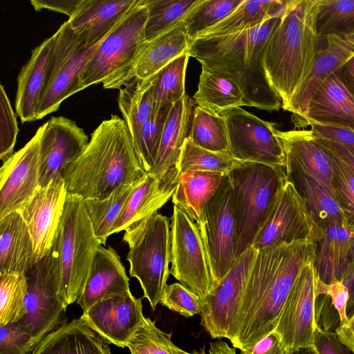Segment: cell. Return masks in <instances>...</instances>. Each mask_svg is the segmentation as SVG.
I'll list each match as a JSON object with an SVG mask.
<instances>
[{
    "label": "cell",
    "mask_w": 354,
    "mask_h": 354,
    "mask_svg": "<svg viewBox=\"0 0 354 354\" xmlns=\"http://www.w3.org/2000/svg\"><path fill=\"white\" fill-rule=\"evenodd\" d=\"M314 254L315 243L308 239L257 250L229 339L234 348L247 350L273 332L295 282Z\"/></svg>",
    "instance_id": "6da1fadb"
},
{
    "label": "cell",
    "mask_w": 354,
    "mask_h": 354,
    "mask_svg": "<svg viewBox=\"0 0 354 354\" xmlns=\"http://www.w3.org/2000/svg\"><path fill=\"white\" fill-rule=\"evenodd\" d=\"M282 15L236 33L194 39L188 53L201 66L234 81L242 91L247 106L278 111L282 100L266 76L263 53Z\"/></svg>",
    "instance_id": "7a4b0ae2"
},
{
    "label": "cell",
    "mask_w": 354,
    "mask_h": 354,
    "mask_svg": "<svg viewBox=\"0 0 354 354\" xmlns=\"http://www.w3.org/2000/svg\"><path fill=\"white\" fill-rule=\"evenodd\" d=\"M145 174L125 121L111 115L91 134L86 147L66 169L64 180L68 194L104 199Z\"/></svg>",
    "instance_id": "3957f363"
},
{
    "label": "cell",
    "mask_w": 354,
    "mask_h": 354,
    "mask_svg": "<svg viewBox=\"0 0 354 354\" xmlns=\"http://www.w3.org/2000/svg\"><path fill=\"white\" fill-rule=\"evenodd\" d=\"M319 0H287L279 24L263 53L266 76L284 109L314 63L319 37L316 29Z\"/></svg>",
    "instance_id": "277c9868"
},
{
    "label": "cell",
    "mask_w": 354,
    "mask_h": 354,
    "mask_svg": "<svg viewBox=\"0 0 354 354\" xmlns=\"http://www.w3.org/2000/svg\"><path fill=\"white\" fill-rule=\"evenodd\" d=\"M236 225L235 258L252 247L287 180L285 169L243 162L227 174Z\"/></svg>",
    "instance_id": "5b68a950"
},
{
    "label": "cell",
    "mask_w": 354,
    "mask_h": 354,
    "mask_svg": "<svg viewBox=\"0 0 354 354\" xmlns=\"http://www.w3.org/2000/svg\"><path fill=\"white\" fill-rule=\"evenodd\" d=\"M123 241L129 245L127 260L129 274L136 277L153 310L167 287L171 254L169 219L158 212L124 230Z\"/></svg>",
    "instance_id": "8992f818"
},
{
    "label": "cell",
    "mask_w": 354,
    "mask_h": 354,
    "mask_svg": "<svg viewBox=\"0 0 354 354\" xmlns=\"http://www.w3.org/2000/svg\"><path fill=\"white\" fill-rule=\"evenodd\" d=\"M84 198L68 194L54 242L61 272L62 296L68 306L85 286L96 249L102 245L86 212Z\"/></svg>",
    "instance_id": "52a82bcc"
},
{
    "label": "cell",
    "mask_w": 354,
    "mask_h": 354,
    "mask_svg": "<svg viewBox=\"0 0 354 354\" xmlns=\"http://www.w3.org/2000/svg\"><path fill=\"white\" fill-rule=\"evenodd\" d=\"M147 18V8L142 0H138L99 43L79 77L77 93L102 83L138 55L148 42L145 39Z\"/></svg>",
    "instance_id": "ba28073f"
},
{
    "label": "cell",
    "mask_w": 354,
    "mask_h": 354,
    "mask_svg": "<svg viewBox=\"0 0 354 354\" xmlns=\"http://www.w3.org/2000/svg\"><path fill=\"white\" fill-rule=\"evenodd\" d=\"M25 275L26 314L19 322L37 345L62 323L67 307L62 296L59 261L54 245Z\"/></svg>",
    "instance_id": "9c48e42d"
},
{
    "label": "cell",
    "mask_w": 354,
    "mask_h": 354,
    "mask_svg": "<svg viewBox=\"0 0 354 354\" xmlns=\"http://www.w3.org/2000/svg\"><path fill=\"white\" fill-rule=\"evenodd\" d=\"M46 81L37 120L56 111L64 100L77 93L79 77L99 44L88 47L68 21L54 33Z\"/></svg>",
    "instance_id": "30bf717a"
},
{
    "label": "cell",
    "mask_w": 354,
    "mask_h": 354,
    "mask_svg": "<svg viewBox=\"0 0 354 354\" xmlns=\"http://www.w3.org/2000/svg\"><path fill=\"white\" fill-rule=\"evenodd\" d=\"M196 225L207 253L214 288L236 260L232 187L227 174L224 176Z\"/></svg>",
    "instance_id": "8fae6325"
},
{
    "label": "cell",
    "mask_w": 354,
    "mask_h": 354,
    "mask_svg": "<svg viewBox=\"0 0 354 354\" xmlns=\"http://www.w3.org/2000/svg\"><path fill=\"white\" fill-rule=\"evenodd\" d=\"M173 207L169 273L201 299L214 289L205 248L196 222Z\"/></svg>",
    "instance_id": "7c38bea8"
},
{
    "label": "cell",
    "mask_w": 354,
    "mask_h": 354,
    "mask_svg": "<svg viewBox=\"0 0 354 354\" xmlns=\"http://www.w3.org/2000/svg\"><path fill=\"white\" fill-rule=\"evenodd\" d=\"M226 123L229 153L236 160L285 169L283 144L274 122L265 121L241 107L221 113Z\"/></svg>",
    "instance_id": "4fadbf2b"
},
{
    "label": "cell",
    "mask_w": 354,
    "mask_h": 354,
    "mask_svg": "<svg viewBox=\"0 0 354 354\" xmlns=\"http://www.w3.org/2000/svg\"><path fill=\"white\" fill-rule=\"evenodd\" d=\"M257 252L252 247L245 250L212 291L200 299L201 325L212 338L230 339Z\"/></svg>",
    "instance_id": "5bb4252c"
},
{
    "label": "cell",
    "mask_w": 354,
    "mask_h": 354,
    "mask_svg": "<svg viewBox=\"0 0 354 354\" xmlns=\"http://www.w3.org/2000/svg\"><path fill=\"white\" fill-rule=\"evenodd\" d=\"M321 232L304 198L295 185L287 180L252 247L259 250L299 240L315 242Z\"/></svg>",
    "instance_id": "9a60e30c"
},
{
    "label": "cell",
    "mask_w": 354,
    "mask_h": 354,
    "mask_svg": "<svg viewBox=\"0 0 354 354\" xmlns=\"http://www.w3.org/2000/svg\"><path fill=\"white\" fill-rule=\"evenodd\" d=\"M313 262L307 264L297 277L273 330L288 353L313 344L318 324L315 310L318 276Z\"/></svg>",
    "instance_id": "2e32d148"
},
{
    "label": "cell",
    "mask_w": 354,
    "mask_h": 354,
    "mask_svg": "<svg viewBox=\"0 0 354 354\" xmlns=\"http://www.w3.org/2000/svg\"><path fill=\"white\" fill-rule=\"evenodd\" d=\"M44 125L39 145V187L64 179L68 167L89 142L84 129L66 117H52Z\"/></svg>",
    "instance_id": "e0dca14e"
},
{
    "label": "cell",
    "mask_w": 354,
    "mask_h": 354,
    "mask_svg": "<svg viewBox=\"0 0 354 354\" xmlns=\"http://www.w3.org/2000/svg\"><path fill=\"white\" fill-rule=\"evenodd\" d=\"M45 125L3 162L0 170V218L18 211L39 187V145Z\"/></svg>",
    "instance_id": "ac0fdd59"
},
{
    "label": "cell",
    "mask_w": 354,
    "mask_h": 354,
    "mask_svg": "<svg viewBox=\"0 0 354 354\" xmlns=\"http://www.w3.org/2000/svg\"><path fill=\"white\" fill-rule=\"evenodd\" d=\"M80 318L106 342L124 348L143 326L145 317L141 299L130 292L95 304Z\"/></svg>",
    "instance_id": "d6986e66"
},
{
    "label": "cell",
    "mask_w": 354,
    "mask_h": 354,
    "mask_svg": "<svg viewBox=\"0 0 354 354\" xmlns=\"http://www.w3.org/2000/svg\"><path fill=\"white\" fill-rule=\"evenodd\" d=\"M189 40L183 21L148 41L138 55L122 70L102 84L104 88H121L133 79L146 80L188 52Z\"/></svg>",
    "instance_id": "ffe728a7"
},
{
    "label": "cell",
    "mask_w": 354,
    "mask_h": 354,
    "mask_svg": "<svg viewBox=\"0 0 354 354\" xmlns=\"http://www.w3.org/2000/svg\"><path fill=\"white\" fill-rule=\"evenodd\" d=\"M354 56V31L319 37L313 66L297 93L284 109L292 113L295 127L300 128L309 102L318 87L346 61Z\"/></svg>",
    "instance_id": "44dd1931"
},
{
    "label": "cell",
    "mask_w": 354,
    "mask_h": 354,
    "mask_svg": "<svg viewBox=\"0 0 354 354\" xmlns=\"http://www.w3.org/2000/svg\"><path fill=\"white\" fill-rule=\"evenodd\" d=\"M67 195L64 180H54L44 187H39L18 210L30 230L37 261L54 244Z\"/></svg>",
    "instance_id": "7402d4cb"
},
{
    "label": "cell",
    "mask_w": 354,
    "mask_h": 354,
    "mask_svg": "<svg viewBox=\"0 0 354 354\" xmlns=\"http://www.w3.org/2000/svg\"><path fill=\"white\" fill-rule=\"evenodd\" d=\"M179 171L170 169L162 177L146 173L138 182L115 221L111 234L124 231L133 224L149 218L172 198Z\"/></svg>",
    "instance_id": "603a6c76"
},
{
    "label": "cell",
    "mask_w": 354,
    "mask_h": 354,
    "mask_svg": "<svg viewBox=\"0 0 354 354\" xmlns=\"http://www.w3.org/2000/svg\"><path fill=\"white\" fill-rule=\"evenodd\" d=\"M312 124L354 131V95L337 71L322 82L312 96L300 128Z\"/></svg>",
    "instance_id": "cb8c5ba5"
},
{
    "label": "cell",
    "mask_w": 354,
    "mask_h": 354,
    "mask_svg": "<svg viewBox=\"0 0 354 354\" xmlns=\"http://www.w3.org/2000/svg\"><path fill=\"white\" fill-rule=\"evenodd\" d=\"M129 279L120 257L111 247L95 250L84 289L77 300L83 311L95 304L130 292Z\"/></svg>",
    "instance_id": "d4e9b609"
},
{
    "label": "cell",
    "mask_w": 354,
    "mask_h": 354,
    "mask_svg": "<svg viewBox=\"0 0 354 354\" xmlns=\"http://www.w3.org/2000/svg\"><path fill=\"white\" fill-rule=\"evenodd\" d=\"M277 135L284 149L285 169L294 168L303 171L335 196L331 156L316 140L311 131L277 130Z\"/></svg>",
    "instance_id": "484cf974"
},
{
    "label": "cell",
    "mask_w": 354,
    "mask_h": 354,
    "mask_svg": "<svg viewBox=\"0 0 354 354\" xmlns=\"http://www.w3.org/2000/svg\"><path fill=\"white\" fill-rule=\"evenodd\" d=\"M315 243L313 265L325 283L343 281L354 264V226L348 223L329 226Z\"/></svg>",
    "instance_id": "4316f807"
},
{
    "label": "cell",
    "mask_w": 354,
    "mask_h": 354,
    "mask_svg": "<svg viewBox=\"0 0 354 354\" xmlns=\"http://www.w3.org/2000/svg\"><path fill=\"white\" fill-rule=\"evenodd\" d=\"M55 38L53 34L35 47L18 75L15 105L22 123L37 120Z\"/></svg>",
    "instance_id": "83f0119b"
},
{
    "label": "cell",
    "mask_w": 354,
    "mask_h": 354,
    "mask_svg": "<svg viewBox=\"0 0 354 354\" xmlns=\"http://www.w3.org/2000/svg\"><path fill=\"white\" fill-rule=\"evenodd\" d=\"M138 0H83L67 20L86 46L99 44L122 20Z\"/></svg>",
    "instance_id": "f1b7e54d"
},
{
    "label": "cell",
    "mask_w": 354,
    "mask_h": 354,
    "mask_svg": "<svg viewBox=\"0 0 354 354\" xmlns=\"http://www.w3.org/2000/svg\"><path fill=\"white\" fill-rule=\"evenodd\" d=\"M33 240L21 214L0 218V273L26 274L36 263Z\"/></svg>",
    "instance_id": "f546056e"
},
{
    "label": "cell",
    "mask_w": 354,
    "mask_h": 354,
    "mask_svg": "<svg viewBox=\"0 0 354 354\" xmlns=\"http://www.w3.org/2000/svg\"><path fill=\"white\" fill-rule=\"evenodd\" d=\"M30 354H111L106 342L80 317L47 335Z\"/></svg>",
    "instance_id": "4dcf8cb0"
},
{
    "label": "cell",
    "mask_w": 354,
    "mask_h": 354,
    "mask_svg": "<svg viewBox=\"0 0 354 354\" xmlns=\"http://www.w3.org/2000/svg\"><path fill=\"white\" fill-rule=\"evenodd\" d=\"M194 105V100L187 95L172 104L165 122L158 155L149 173L161 178L176 167L183 145L189 135Z\"/></svg>",
    "instance_id": "1f68e13d"
},
{
    "label": "cell",
    "mask_w": 354,
    "mask_h": 354,
    "mask_svg": "<svg viewBox=\"0 0 354 354\" xmlns=\"http://www.w3.org/2000/svg\"><path fill=\"white\" fill-rule=\"evenodd\" d=\"M285 173L287 180L295 185L304 198L310 214L321 230L348 223L330 191L297 169H285Z\"/></svg>",
    "instance_id": "d6a6232c"
},
{
    "label": "cell",
    "mask_w": 354,
    "mask_h": 354,
    "mask_svg": "<svg viewBox=\"0 0 354 354\" xmlns=\"http://www.w3.org/2000/svg\"><path fill=\"white\" fill-rule=\"evenodd\" d=\"M225 174L206 171H187L179 174L174 205L198 223L203 212L218 189Z\"/></svg>",
    "instance_id": "836d02e7"
},
{
    "label": "cell",
    "mask_w": 354,
    "mask_h": 354,
    "mask_svg": "<svg viewBox=\"0 0 354 354\" xmlns=\"http://www.w3.org/2000/svg\"><path fill=\"white\" fill-rule=\"evenodd\" d=\"M287 1H243L221 21L199 33L196 38L227 35L259 25L283 13Z\"/></svg>",
    "instance_id": "e575fe53"
},
{
    "label": "cell",
    "mask_w": 354,
    "mask_h": 354,
    "mask_svg": "<svg viewBox=\"0 0 354 354\" xmlns=\"http://www.w3.org/2000/svg\"><path fill=\"white\" fill-rule=\"evenodd\" d=\"M198 90L193 100L198 106L221 114L247 106L242 91L232 80L201 66Z\"/></svg>",
    "instance_id": "d590c367"
},
{
    "label": "cell",
    "mask_w": 354,
    "mask_h": 354,
    "mask_svg": "<svg viewBox=\"0 0 354 354\" xmlns=\"http://www.w3.org/2000/svg\"><path fill=\"white\" fill-rule=\"evenodd\" d=\"M156 78V75L143 80L133 79L119 89L118 107L133 142L152 113Z\"/></svg>",
    "instance_id": "8d00e7d4"
},
{
    "label": "cell",
    "mask_w": 354,
    "mask_h": 354,
    "mask_svg": "<svg viewBox=\"0 0 354 354\" xmlns=\"http://www.w3.org/2000/svg\"><path fill=\"white\" fill-rule=\"evenodd\" d=\"M138 180L120 186L104 199L84 198L86 212L102 245L111 235V229Z\"/></svg>",
    "instance_id": "74e56055"
},
{
    "label": "cell",
    "mask_w": 354,
    "mask_h": 354,
    "mask_svg": "<svg viewBox=\"0 0 354 354\" xmlns=\"http://www.w3.org/2000/svg\"><path fill=\"white\" fill-rule=\"evenodd\" d=\"M188 137L197 146L214 152L229 151L226 123L221 114L198 106L193 111Z\"/></svg>",
    "instance_id": "f35d334b"
},
{
    "label": "cell",
    "mask_w": 354,
    "mask_h": 354,
    "mask_svg": "<svg viewBox=\"0 0 354 354\" xmlns=\"http://www.w3.org/2000/svg\"><path fill=\"white\" fill-rule=\"evenodd\" d=\"M243 161L234 159L229 153L214 152L196 145L187 136L176 165L179 173L206 171L227 174Z\"/></svg>",
    "instance_id": "ab89813d"
},
{
    "label": "cell",
    "mask_w": 354,
    "mask_h": 354,
    "mask_svg": "<svg viewBox=\"0 0 354 354\" xmlns=\"http://www.w3.org/2000/svg\"><path fill=\"white\" fill-rule=\"evenodd\" d=\"M148 10L145 39L150 41L180 21L200 0H142Z\"/></svg>",
    "instance_id": "60d3db41"
},
{
    "label": "cell",
    "mask_w": 354,
    "mask_h": 354,
    "mask_svg": "<svg viewBox=\"0 0 354 354\" xmlns=\"http://www.w3.org/2000/svg\"><path fill=\"white\" fill-rule=\"evenodd\" d=\"M172 104L154 103L150 118L142 126L133 142L140 164L146 173H149L154 165L165 122Z\"/></svg>",
    "instance_id": "b9f144b4"
},
{
    "label": "cell",
    "mask_w": 354,
    "mask_h": 354,
    "mask_svg": "<svg viewBox=\"0 0 354 354\" xmlns=\"http://www.w3.org/2000/svg\"><path fill=\"white\" fill-rule=\"evenodd\" d=\"M243 0H200L183 19L189 43L232 13Z\"/></svg>",
    "instance_id": "7bdbcfd3"
},
{
    "label": "cell",
    "mask_w": 354,
    "mask_h": 354,
    "mask_svg": "<svg viewBox=\"0 0 354 354\" xmlns=\"http://www.w3.org/2000/svg\"><path fill=\"white\" fill-rule=\"evenodd\" d=\"M26 293L25 274L0 273V326L19 322L25 316Z\"/></svg>",
    "instance_id": "ee69618b"
},
{
    "label": "cell",
    "mask_w": 354,
    "mask_h": 354,
    "mask_svg": "<svg viewBox=\"0 0 354 354\" xmlns=\"http://www.w3.org/2000/svg\"><path fill=\"white\" fill-rule=\"evenodd\" d=\"M188 52L165 66L157 74L153 85L154 103L171 104L185 95V74L189 58Z\"/></svg>",
    "instance_id": "f6af8a7d"
},
{
    "label": "cell",
    "mask_w": 354,
    "mask_h": 354,
    "mask_svg": "<svg viewBox=\"0 0 354 354\" xmlns=\"http://www.w3.org/2000/svg\"><path fill=\"white\" fill-rule=\"evenodd\" d=\"M354 22V0H319L316 29L319 37L348 33Z\"/></svg>",
    "instance_id": "bcb514c9"
},
{
    "label": "cell",
    "mask_w": 354,
    "mask_h": 354,
    "mask_svg": "<svg viewBox=\"0 0 354 354\" xmlns=\"http://www.w3.org/2000/svg\"><path fill=\"white\" fill-rule=\"evenodd\" d=\"M171 335L159 329L149 317H145L143 326L128 347L131 354H188L173 343Z\"/></svg>",
    "instance_id": "7dc6e473"
},
{
    "label": "cell",
    "mask_w": 354,
    "mask_h": 354,
    "mask_svg": "<svg viewBox=\"0 0 354 354\" xmlns=\"http://www.w3.org/2000/svg\"><path fill=\"white\" fill-rule=\"evenodd\" d=\"M326 150L333 162L336 198L348 224L354 226V170L340 158Z\"/></svg>",
    "instance_id": "c3c4849f"
},
{
    "label": "cell",
    "mask_w": 354,
    "mask_h": 354,
    "mask_svg": "<svg viewBox=\"0 0 354 354\" xmlns=\"http://www.w3.org/2000/svg\"><path fill=\"white\" fill-rule=\"evenodd\" d=\"M0 158L3 162L14 153L19 132L16 115L4 86L0 85Z\"/></svg>",
    "instance_id": "681fc988"
},
{
    "label": "cell",
    "mask_w": 354,
    "mask_h": 354,
    "mask_svg": "<svg viewBox=\"0 0 354 354\" xmlns=\"http://www.w3.org/2000/svg\"><path fill=\"white\" fill-rule=\"evenodd\" d=\"M160 304L185 317L201 313L200 298L179 282L167 286Z\"/></svg>",
    "instance_id": "f907efd6"
},
{
    "label": "cell",
    "mask_w": 354,
    "mask_h": 354,
    "mask_svg": "<svg viewBox=\"0 0 354 354\" xmlns=\"http://www.w3.org/2000/svg\"><path fill=\"white\" fill-rule=\"evenodd\" d=\"M37 344L20 322L0 328V354H29Z\"/></svg>",
    "instance_id": "816d5d0a"
},
{
    "label": "cell",
    "mask_w": 354,
    "mask_h": 354,
    "mask_svg": "<svg viewBox=\"0 0 354 354\" xmlns=\"http://www.w3.org/2000/svg\"><path fill=\"white\" fill-rule=\"evenodd\" d=\"M316 294L317 297L324 295L330 297L332 305L339 316V324L338 326H344L348 323L346 307L349 295L347 288L342 281H335L328 284L323 283L317 278Z\"/></svg>",
    "instance_id": "f5cc1de1"
},
{
    "label": "cell",
    "mask_w": 354,
    "mask_h": 354,
    "mask_svg": "<svg viewBox=\"0 0 354 354\" xmlns=\"http://www.w3.org/2000/svg\"><path fill=\"white\" fill-rule=\"evenodd\" d=\"M313 348L316 354H351V351L339 339L335 332L316 326Z\"/></svg>",
    "instance_id": "db71d44e"
},
{
    "label": "cell",
    "mask_w": 354,
    "mask_h": 354,
    "mask_svg": "<svg viewBox=\"0 0 354 354\" xmlns=\"http://www.w3.org/2000/svg\"><path fill=\"white\" fill-rule=\"evenodd\" d=\"M312 134L354 150V131L348 129L318 124L310 125Z\"/></svg>",
    "instance_id": "11a10c76"
},
{
    "label": "cell",
    "mask_w": 354,
    "mask_h": 354,
    "mask_svg": "<svg viewBox=\"0 0 354 354\" xmlns=\"http://www.w3.org/2000/svg\"><path fill=\"white\" fill-rule=\"evenodd\" d=\"M83 0H30L35 10L47 9L65 14L68 18L73 17L80 8Z\"/></svg>",
    "instance_id": "9f6ffc18"
},
{
    "label": "cell",
    "mask_w": 354,
    "mask_h": 354,
    "mask_svg": "<svg viewBox=\"0 0 354 354\" xmlns=\"http://www.w3.org/2000/svg\"><path fill=\"white\" fill-rule=\"evenodd\" d=\"M278 336L272 332L241 354H288Z\"/></svg>",
    "instance_id": "6f0895ef"
},
{
    "label": "cell",
    "mask_w": 354,
    "mask_h": 354,
    "mask_svg": "<svg viewBox=\"0 0 354 354\" xmlns=\"http://www.w3.org/2000/svg\"><path fill=\"white\" fill-rule=\"evenodd\" d=\"M315 138L324 148L340 158L354 170V150L326 140Z\"/></svg>",
    "instance_id": "680465c9"
},
{
    "label": "cell",
    "mask_w": 354,
    "mask_h": 354,
    "mask_svg": "<svg viewBox=\"0 0 354 354\" xmlns=\"http://www.w3.org/2000/svg\"><path fill=\"white\" fill-rule=\"evenodd\" d=\"M340 341L354 354V316L342 326H337L335 330Z\"/></svg>",
    "instance_id": "91938a15"
},
{
    "label": "cell",
    "mask_w": 354,
    "mask_h": 354,
    "mask_svg": "<svg viewBox=\"0 0 354 354\" xmlns=\"http://www.w3.org/2000/svg\"><path fill=\"white\" fill-rule=\"evenodd\" d=\"M339 77L354 95V56L346 61L338 70Z\"/></svg>",
    "instance_id": "94428289"
},
{
    "label": "cell",
    "mask_w": 354,
    "mask_h": 354,
    "mask_svg": "<svg viewBox=\"0 0 354 354\" xmlns=\"http://www.w3.org/2000/svg\"><path fill=\"white\" fill-rule=\"evenodd\" d=\"M342 283L348 291V301L346 307V313L348 319L354 316V264L346 274Z\"/></svg>",
    "instance_id": "6125c7cd"
},
{
    "label": "cell",
    "mask_w": 354,
    "mask_h": 354,
    "mask_svg": "<svg viewBox=\"0 0 354 354\" xmlns=\"http://www.w3.org/2000/svg\"><path fill=\"white\" fill-rule=\"evenodd\" d=\"M208 354H238L235 348H232L223 340L211 342Z\"/></svg>",
    "instance_id": "be15d7a7"
},
{
    "label": "cell",
    "mask_w": 354,
    "mask_h": 354,
    "mask_svg": "<svg viewBox=\"0 0 354 354\" xmlns=\"http://www.w3.org/2000/svg\"><path fill=\"white\" fill-rule=\"evenodd\" d=\"M288 354H316L313 346L300 348L293 351L290 352Z\"/></svg>",
    "instance_id": "e7e4bbea"
},
{
    "label": "cell",
    "mask_w": 354,
    "mask_h": 354,
    "mask_svg": "<svg viewBox=\"0 0 354 354\" xmlns=\"http://www.w3.org/2000/svg\"><path fill=\"white\" fill-rule=\"evenodd\" d=\"M188 354H207L205 349L202 348L200 351H194L192 353H188Z\"/></svg>",
    "instance_id": "03108f58"
},
{
    "label": "cell",
    "mask_w": 354,
    "mask_h": 354,
    "mask_svg": "<svg viewBox=\"0 0 354 354\" xmlns=\"http://www.w3.org/2000/svg\"><path fill=\"white\" fill-rule=\"evenodd\" d=\"M350 31H351V32H351L354 31V22H353V25H352V26H351V30H350ZM349 32H348V33H349Z\"/></svg>",
    "instance_id": "003e7915"
}]
</instances>
